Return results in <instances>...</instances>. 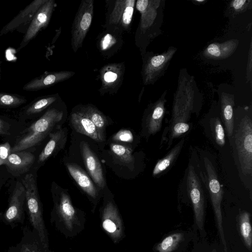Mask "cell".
<instances>
[{
  "mask_svg": "<svg viewBox=\"0 0 252 252\" xmlns=\"http://www.w3.org/2000/svg\"><path fill=\"white\" fill-rule=\"evenodd\" d=\"M70 122L77 132L98 142L103 141L94 123L83 111L72 113Z\"/></svg>",
  "mask_w": 252,
  "mask_h": 252,
  "instance_id": "cell-17",
  "label": "cell"
},
{
  "mask_svg": "<svg viewBox=\"0 0 252 252\" xmlns=\"http://www.w3.org/2000/svg\"><path fill=\"white\" fill-rule=\"evenodd\" d=\"M204 161L206 184L214 211L217 228L221 242L223 246L224 252H228L222 226L221 210L223 191L212 162L207 157L204 158Z\"/></svg>",
  "mask_w": 252,
  "mask_h": 252,
  "instance_id": "cell-4",
  "label": "cell"
},
{
  "mask_svg": "<svg viewBox=\"0 0 252 252\" xmlns=\"http://www.w3.org/2000/svg\"><path fill=\"white\" fill-rule=\"evenodd\" d=\"M58 209L66 227L71 229L75 218V211L66 193L63 192L61 194Z\"/></svg>",
  "mask_w": 252,
  "mask_h": 252,
  "instance_id": "cell-25",
  "label": "cell"
},
{
  "mask_svg": "<svg viewBox=\"0 0 252 252\" xmlns=\"http://www.w3.org/2000/svg\"><path fill=\"white\" fill-rule=\"evenodd\" d=\"M189 120L183 118H178L170 121L169 125L168 149L172 144V141L175 138L187 132L190 126L188 122Z\"/></svg>",
  "mask_w": 252,
  "mask_h": 252,
  "instance_id": "cell-28",
  "label": "cell"
},
{
  "mask_svg": "<svg viewBox=\"0 0 252 252\" xmlns=\"http://www.w3.org/2000/svg\"><path fill=\"white\" fill-rule=\"evenodd\" d=\"M210 129L213 138L220 147H223L225 144L224 130L220 120L218 117H215L210 120Z\"/></svg>",
  "mask_w": 252,
  "mask_h": 252,
  "instance_id": "cell-31",
  "label": "cell"
},
{
  "mask_svg": "<svg viewBox=\"0 0 252 252\" xmlns=\"http://www.w3.org/2000/svg\"><path fill=\"white\" fill-rule=\"evenodd\" d=\"M57 99L55 96H49L40 98L30 105L26 110L28 115L36 114L42 111Z\"/></svg>",
  "mask_w": 252,
  "mask_h": 252,
  "instance_id": "cell-32",
  "label": "cell"
},
{
  "mask_svg": "<svg viewBox=\"0 0 252 252\" xmlns=\"http://www.w3.org/2000/svg\"><path fill=\"white\" fill-rule=\"evenodd\" d=\"M246 0H235L232 2V6L236 10H240L245 4Z\"/></svg>",
  "mask_w": 252,
  "mask_h": 252,
  "instance_id": "cell-38",
  "label": "cell"
},
{
  "mask_svg": "<svg viewBox=\"0 0 252 252\" xmlns=\"http://www.w3.org/2000/svg\"><path fill=\"white\" fill-rule=\"evenodd\" d=\"M135 0H126V6L123 13L119 27L124 30L129 28L132 18Z\"/></svg>",
  "mask_w": 252,
  "mask_h": 252,
  "instance_id": "cell-34",
  "label": "cell"
},
{
  "mask_svg": "<svg viewBox=\"0 0 252 252\" xmlns=\"http://www.w3.org/2000/svg\"><path fill=\"white\" fill-rule=\"evenodd\" d=\"M184 141V139L181 140L165 156L157 162L153 171V176L160 175L173 164L180 153Z\"/></svg>",
  "mask_w": 252,
  "mask_h": 252,
  "instance_id": "cell-24",
  "label": "cell"
},
{
  "mask_svg": "<svg viewBox=\"0 0 252 252\" xmlns=\"http://www.w3.org/2000/svg\"><path fill=\"white\" fill-rule=\"evenodd\" d=\"M27 100L19 95L0 93V107H17L25 103Z\"/></svg>",
  "mask_w": 252,
  "mask_h": 252,
  "instance_id": "cell-33",
  "label": "cell"
},
{
  "mask_svg": "<svg viewBox=\"0 0 252 252\" xmlns=\"http://www.w3.org/2000/svg\"><path fill=\"white\" fill-rule=\"evenodd\" d=\"M50 139L40 155L37 162L41 163L47 159L56 151L63 147L66 140L65 129L60 128L49 134Z\"/></svg>",
  "mask_w": 252,
  "mask_h": 252,
  "instance_id": "cell-20",
  "label": "cell"
},
{
  "mask_svg": "<svg viewBox=\"0 0 252 252\" xmlns=\"http://www.w3.org/2000/svg\"><path fill=\"white\" fill-rule=\"evenodd\" d=\"M238 227L240 234L246 247L252 249V230L250 214L246 211L241 212L238 216Z\"/></svg>",
  "mask_w": 252,
  "mask_h": 252,
  "instance_id": "cell-27",
  "label": "cell"
},
{
  "mask_svg": "<svg viewBox=\"0 0 252 252\" xmlns=\"http://www.w3.org/2000/svg\"><path fill=\"white\" fill-rule=\"evenodd\" d=\"M102 226L115 241L122 236V221L116 207L111 202L108 203L103 210Z\"/></svg>",
  "mask_w": 252,
  "mask_h": 252,
  "instance_id": "cell-16",
  "label": "cell"
},
{
  "mask_svg": "<svg viewBox=\"0 0 252 252\" xmlns=\"http://www.w3.org/2000/svg\"><path fill=\"white\" fill-rule=\"evenodd\" d=\"M80 149L84 164L91 177L97 186L103 189L105 185L101 164L95 154L91 149L87 142L82 141Z\"/></svg>",
  "mask_w": 252,
  "mask_h": 252,
  "instance_id": "cell-10",
  "label": "cell"
},
{
  "mask_svg": "<svg viewBox=\"0 0 252 252\" xmlns=\"http://www.w3.org/2000/svg\"><path fill=\"white\" fill-rule=\"evenodd\" d=\"M90 119L96 127L100 137L104 141L105 136V129L108 125L106 117L95 107L88 105L82 110Z\"/></svg>",
  "mask_w": 252,
  "mask_h": 252,
  "instance_id": "cell-26",
  "label": "cell"
},
{
  "mask_svg": "<svg viewBox=\"0 0 252 252\" xmlns=\"http://www.w3.org/2000/svg\"><path fill=\"white\" fill-rule=\"evenodd\" d=\"M63 117V112L56 108L48 109L34 122L11 148V152L25 150L38 145L49 134Z\"/></svg>",
  "mask_w": 252,
  "mask_h": 252,
  "instance_id": "cell-1",
  "label": "cell"
},
{
  "mask_svg": "<svg viewBox=\"0 0 252 252\" xmlns=\"http://www.w3.org/2000/svg\"><path fill=\"white\" fill-rule=\"evenodd\" d=\"M66 167L70 174L79 187L89 195L95 198L98 194L97 190L85 171L75 164L67 163Z\"/></svg>",
  "mask_w": 252,
  "mask_h": 252,
  "instance_id": "cell-21",
  "label": "cell"
},
{
  "mask_svg": "<svg viewBox=\"0 0 252 252\" xmlns=\"http://www.w3.org/2000/svg\"><path fill=\"white\" fill-rule=\"evenodd\" d=\"M2 163H1V160H0V165H2Z\"/></svg>",
  "mask_w": 252,
  "mask_h": 252,
  "instance_id": "cell-41",
  "label": "cell"
},
{
  "mask_svg": "<svg viewBox=\"0 0 252 252\" xmlns=\"http://www.w3.org/2000/svg\"><path fill=\"white\" fill-rule=\"evenodd\" d=\"M183 238L181 233H175L164 238L157 246L158 252H172L175 250Z\"/></svg>",
  "mask_w": 252,
  "mask_h": 252,
  "instance_id": "cell-29",
  "label": "cell"
},
{
  "mask_svg": "<svg viewBox=\"0 0 252 252\" xmlns=\"http://www.w3.org/2000/svg\"><path fill=\"white\" fill-rule=\"evenodd\" d=\"M234 152L238 169L242 174L251 177L252 174V122L246 116L236 128H234Z\"/></svg>",
  "mask_w": 252,
  "mask_h": 252,
  "instance_id": "cell-2",
  "label": "cell"
},
{
  "mask_svg": "<svg viewBox=\"0 0 252 252\" xmlns=\"http://www.w3.org/2000/svg\"><path fill=\"white\" fill-rule=\"evenodd\" d=\"M8 124L0 119V135H7L8 133Z\"/></svg>",
  "mask_w": 252,
  "mask_h": 252,
  "instance_id": "cell-39",
  "label": "cell"
},
{
  "mask_svg": "<svg viewBox=\"0 0 252 252\" xmlns=\"http://www.w3.org/2000/svg\"><path fill=\"white\" fill-rule=\"evenodd\" d=\"M160 0H138L136 7L141 14L140 26L142 30L149 28L157 15V9Z\"/></svg>",
  "mask_w": 252,
  "mask_h": 252,
  "instance_id": "cell-19",
  "label": "cell"
},
{
  "mask_svg": "<svg viewBox=\"0 0 252 252\" xmlns=\"http://www.w3.org/2000/svg\"><path fill=\"white\" fill-rule=\"evenodd\" d=\"M35 160L34 155L25 150L11 152L5 165L8 171L14 176L27 172Z\"/></svg>",
  "mask_w": 252,
  "mask_h": 252,
  "instance_id": "cell-11",
  "label": "cell"
},
{
  "mask_svg": "<svg viewBox=\"0 0 252 252\" xmlns=\"http://www.w3.org/2000/svg\"><path fill=\"white\" fill-rule=\"evenodd\" d=\"M110 148L114 155L121 162L126 164L133 163L134 158L129 147L121 144H111Z\"/></svg>",
  "mask_w": 252,
  "mask_h": 252,
  "instance_id": "cell-30",
  "label": "cell"
},
{
  "mask_svg": "<svg viewBox=\"0 0 252 252\" xmlns=\"http://www.w3.org/2000/svg\"><path fill=\"white\" fill-rule=\"evenodd\" d=\"M175 52L176 49L170 48L164 53L152 56L147 60L142 71L144 84L147 85L154 82L164 70Z\"/></svg>",
  "mask_w": 252,
  "mask_h": 252,
  "instance_id": "cell-9",
  "label": "cell"
},
{
  "mask_svg": "<svg viewBox=\"0 0 252 252\" xmlns=\"http://www.w3.org/2000/svg\"><path fill=\"white\" fill-rule=\"evenodd\" d=\"M212 252H217L216 250L215 249H214Z\"/></svg>",
  "mask_w": 252,
  "mask_h": 252,
  "instance_id": "cell-40",
  "label": "cell"
},
{
  "mask_svg": "<svg viewBox=\"0 0 252 252\" xmlns=\"http://www.w3.org/2000/svg\"><path fill=\"white\" fill-rule=\"evenodd\" d=\"M21 182L25 189V200L31 223L38 232L42 243L46 247V233L36 180L29 173L21 179Z\"/></svg>",
  "mask_w": 252,
  "mask_h": 252,
  "instance_id": "cell-3",
  "label": "cell"
},
{
  "mask_svg": "<svg viewBox=\"0 0 252 252\" xmlns=\"http://www.w3.org/2000/svg\"><path fill=\"white\" fill-rule=\"evenodd\" d=\"M74 74V72L69 71L47 73L32 80L23 89L26 91H36L67 80Z\"/></svg>",
  "mask_w": 252,
  "mask_h": 252,
  "instance_id": "cell-14",
  "label": "cell"
},
{
  "mask_svg": "<svg viewBox=\"0 0 252 252\" xmlns=\"http://www.w3.org/2000/svg\"><path fill=\"white\" fill-rule=\"evenodd\" d=\"M124 73L123 63H113L104 66L100 70L101 91L107 93L116 90L123 80Z\"/></svg>",
  "mask_w": 252,
  "mask_h": 252,
  "instance_id": "cell-12",
  "label": "cell"
},
{
  "mask_svg": "<svg viewBox=\"0 0 252 252\" xmlns=\"http://www.w3.org/2000/svg\"><path fill=\"white\" fill-rule=\"evenodd\" d=\"M55 5L54 0H48L38 10L28 27L18 51L25 47L41 30L48 25Z\"/></svg>",
  "mask_w": 252,
  "mask_h": 252,
  "instance_id": "cell-8",
  "label": "cell"
},
{
  "mask_svg": "<svg viewBox=\"0 0 252 252\" xmlns=\"http://www.w3.org/2000/svg\"><path fill=\"white\" fill-rule=\"evenodd\" d=\"M113 140L124 142H132L133 136L132 132L127 129H121L113 135Z\"/></svg>",
  "mask_w": 252,
  "mask_h": 252,
  "instance_id": "cell-37",
  "label": "cell"
},
{
  "mask_svg": "<svg viewBox=\"0 0 252 252\" xmlns=\"http://www.w3.org/2000/svg\"><path fill=\"white\" fill-rule=\"evenodd\" d=\"M233 105L232 96L222 93L221 95V116L228 137L232 136L234 128Z\"/></svg>",
  "mask_w": 252,
  "mask_h": 252,
  "instance_id": "cell-23",
  "label": "cell"
},
{
  "mask_svg": "<svg viewBox=\"0 0 252 252\" xmlns=\"http://www.w3.org/2000/svg\"><path fill=\"white\" fill-rule=\"evenodd\" d=\"M94 13V0L81 1L71 29V46L74 52L82 47L91 26Z\"/></svg>",
  "mask_w": 252,
  "mask_h": 252,
  "instance_id": "cell-5",
  "label": "cell"
},
{
  "mask_svg": "<svg viewBox=\"0 0 252 252\" xmlns=\"http://www.w3.org/2000/svg\"><path fill=\"white\" fill-rule=\"evenodd\" d=\"M173 103L171 121L178 118L189 120L193 108V93L190 82L180 79Z\"/></svg>",
  "mask_w": 252,
  "mask_h": 252,
  "instance_id": "cell-7",
  "label": "cell"
},
{
  "mask_svg": "<svg viewBox=\"0 0 252 252\" xmlns=\"http://www.w3.org/2000/svg\"><path fill=\"white\" fill-rule=\"evenodd\" d=\"M47 0H34L32 1L2 29L0 35L13 32L25 24H30L38 10Z\"/></svg>",
  "mask_w": 252,
  "mask_h": 252,
  "instance_id": "cell-13",
  "label": "cell"
},
{
  "mask_svg": "<svg viewBox=\"0 0 252 252\" xmlns=\"http://www.w3.org/2000/svg\"><path fill=\"white\" fill-rule=\"evenodd\" d=\"M117 42V39L110 33L105 34L99 42V48L101 51H107L111 49Z\"/></svg>",
  "mask_w": 252,
  "mask_h": 252,
  "instance_id": "cell-36",
  "label": "cell"
},
{
  "mask_svg": "<svg viewBox=\"0 0 252 252\" xmlns=\"http://www.w3.org/2000/svg\"><path fill=\"white\" fill-rule=\"evenodd\" d=\"M25 200V189L21 181H17L10 198L5 218L8 221L19 220L23 212V204Z\"/></svg>",
  "mask_w": 252,
  "mask_h": 252,
  "instance_id": "cell-15",
  "label": "cell"
},
{
  "mask_svg": "<svg viewBox=\"0 0 252 252\" xmlns=\"http://www.w3.org/2000/svg\"><path fill=\"white\" fill-rule=\"evenodd\" d=\"M164 97L159 98L151 107L145 120V128L149 135H154L158 132L165 113Z\"/></svg>",
  "mask_w": 252,
  "mask_h": 252,
  "instance_id": "cell-18",
  "label": "cell"
},
{
  "mask_svg": "<svg viewBox=\"0 0 252 252\" xmlns=\"http://www.w3.org/2000/svg\"><path fill=\"white\" fill-rule=\"evenodd\" d=\"M238 42L233 39L222 43H211L205 49L206 57L213 59H223L230 56L237 48Z\"/></svg>",
  "mask_w": 252,
  "mask_h": 252,
  "instance_id": "cell-22",
  "label": "cell"
},
{
  "mask_svg": "<svg viewBox=\"0 0 252 252\" xmlns=\"http://www.w3.org/2000/svg\"><path fill=\"white\" fill-rule=\"evenodd\" d=\"M126 0H118L115 3L109 18V24L114 26H119L121 20L126 6Z\"/></svg>",
  "mask_w": 252,
  "mask_h": 252,
  "instance_id": "cell-35",
  "label": "cell"
},
{
  "mask_svg": "<svg viewBox=\"0 0 252 252\" xmlns=\"http://www.w3.org/2000/svg\"><path fill=\"white\" fill-rule=\"evenodd\" d=\"M187 188L192 205L195 221L201 232L204 227L205 197L200 180L191 164L189 166L187 172Z\"/></svg>",
  "mask_w": 252,
  "mask_h": 252,
  "instance_id": "cell-6",
  "label": "cell"
}]
</instances>
